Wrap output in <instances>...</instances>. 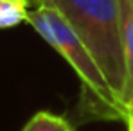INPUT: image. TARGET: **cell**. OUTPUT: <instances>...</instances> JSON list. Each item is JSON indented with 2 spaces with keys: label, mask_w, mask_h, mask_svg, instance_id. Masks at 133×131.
<instances>
[{
  "label": "cell",
  "mask_w": 133,
  "mask_h": 131,
  "mask_svg": "<svg viewBox=\"0 0 133 131\" xmlns=\"http://www.w3.org/2000/svg\"><path fill=\"white\" fill-rule=\"evenodd\" d=\"M29 9L27 0H2L0 4V29L16 27L18 23L27 22Z\"/></svg>",
  "instance_id": "obj_5"
},
{
  "label": "cell",
  "mask_w": 133,
  "mask_h": 131,
  "mask_svg": "<svg viewBox=\"0 0 133 131\" xmlns=\"http://www.w3.org/2000/svg\"><path fill=\"white\" fill-rule=\"evenodd\" d=\"M130 108H133V104H130Z\"/></svg>",
  "instance_id": "obj_7"
},
{
  "label": "cell",
  "mask_w": 133,
  "mask_h": 131,
  "mask_svg": "<svg viewBox=\"0 0 133 131\" xmlns=\"http://www.w3.org/2000/svg\"><path fill=\"white\" fill-rule=\"evenodd\" d=\"M27 22L76 70L83 85V95L92 97V101H83L85 104L92 108V104L95 102L103 119L126 120L130 108H126L115 95L90 49L83 43V40L56 7L45 2H38V7L29 11Z\"/></svg>",
  "instance_id": "obj_2"
},
{
  "label": "cell",
  "mask_w": 133,
  "mask_h": 131,
  "mask_svg": "<svg viewBox=\"0 0 133 131\" xmlns=\"http://www.w3.org/2000/svg\"><path fill=\"white\" fill-rule=\"evenodd\" d=\"M126 124H128V131H133V108H130V111H128Z\"/></svg>",
  "instance_id": "obj_6"
},
{
  "label": "cell",
  "mask_w": 133,
  "mask_h": 131,
  "mask_svg": "<svg viewBox=\"0 0 133 131\" xmlns=\"http://www.w3.org/2000/svg\"><path fill=\"white\" fill-rule=\"evenodd\" d=\"M0 4H2V0H0Z\"/></svg>",
  "instance_id": "obj_8"
},
{
  "label": "cell",
  "mask_w": 133,
  "mask_h": 131,
  "mask_svg": "<svg viewBox=\"0 0 133 131\" xmlns=\"http://www.w3.org/2000/svg\"><path fill=\"white\" fill-rule=\"evenodd\" d=\"M22 131H74V128L59 115H54L50 111H38L27 120Z\"/></svg>",
  "instance_id": "obj_4"
},
{
  "label": "cell",
  "mask_w": 133,
  "mask_h": 131,
  "mask_svg": "<svg viewBox=\"0 0 133 131\" xmlns=\"http://www.w3.org/2000/svg\"><path fill=\"white\" fill-rule=\"evenodd\" d=\"M56 7L104 72L111 90L130 108L133 86L126 63L117 0H38Z\"/></svg>",
  "instance_id": "obj_1"
},
{
  "label": "cell",
  "mask_w": 133,
  "mask_h": 131,
  "mask_svg": "<svg viewBox=\"0 0 133 131\" xmlns=\"http://www.w3.org/2000/svg\"><path fill=\"white\" fill-rule=\"evenodd\" d=\"M117 2H119V15H121L122 42L126 50V63H128V72L133 86V0H117Z\"/></svg>",
  "instance_id": "obj_3"
}]
</instances>
